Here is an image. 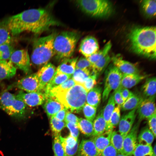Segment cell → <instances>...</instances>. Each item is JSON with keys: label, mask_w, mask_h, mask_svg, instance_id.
Returning a JSON list of instances; mask_svg holds the SVG:
<instances>
[{"label": "cell", "mask_w": 156, "mask_h": 156, "mask_svg": "<svg viewBox=\"0 0 156 156\" xmlns=\"http://www.w3.org/2000/svg\"><path fill=\"white\" fill-rule=\"evenodd\" d=\"M7 25L12 35H17L25 31L40 34L50 27L61 25V23L45 8L31 9L24 11L7 19Z\"/></svg>", "instance_id": "cell-1"}, {"label": "cell", "mask_w": 156, "mask_h": 156, "mask_svg": "<svg viewBox=\"0 0 156 156\" xmlns=\"http://www.w3.org/2000/svg\"><path fill=\"white\" fill-rule=\"evenodd\" d=\"M127 37L133 52L151 59H155V27H134L129 31Z\"/></svg>", "instance_id": "cell-2"}, {"label": "cell", "mask_w": 156, "mask_h": 156, "mask_svg": "<svg viewBox=\"0 0 156 156\" xmlns=\"http://www.w3.org/2000/svg\"><path fill=\"white\" fill-rule=\"evenodd\" d=\"M88 92L82 85L76 83L68 90L50 95L46 97L54 98L67 110L78 113L86 103Z\"/></svg>", "instance_id": "cell-3"}, {"label": "cell", "mask_w": 156, "mask_h": 156, "mask_svg": "<svg viewBox=\"0 0 156 156\" xmlns=\"http://www.w3.org/2000/svg\"><path fill=\"white\" fill-rule=\"evenodd\" d=\"M56 35L55 33H52L35 40L30 58L33 64L42 66L55 55L53 42Z\"/></svg>", "instance_id": "cell-4"}, {"label": "cell", "mask_w": 156, "mask_h": 156, "mask_svg": "<svg viewBox=\"0 0 156 156\" xmlns=\"http://www.w3.org/2000/svg\"><path fill=\"white\" fill-rule=\"evenodd\" d=\"M80 35L73 31H64L56 35L53 42L55 55L58 60L70 58L74 51Z\"/></svg>", "instance_id": "cell-5"}, {"label": "cell", "mask_w": 156, "mask_h": 156, "mask_svg": "<svg viewBox=\"0 0 156 156\" xmlns=\"http://www.w3.org/2000/svg\"><path fill=\"white\" fill-rule=\"evenodd\" d=\"M0 108L9 115L18 119L25 118L28 114L27 106L7 90L0 93Z\"/></svg>", "instance_id": "cell-6"}, {"label": "cell", "mask_w": 156, "mask_h": 156, "mask_svg": "<svg viewBox=\"0 0 156 156\" xmlns=\"http://www.w3.org/2000/svg\"><path fill=\"white\" fill-rule=\"evenodd\" d=\"M75 3L82 11L94 17H107L113 12L112 5L107 0H79Z\"/></svg>", "instance_id": "cell-7"}, {"label": "cell", "mask_w": 156, "mask_h": 156, "mask_svg": "<svg viewBox=\"0 0 156 156\" xmlns=\"http://www.w3.org/2000/svg\"><path fill=\"white\" fill-rule=\"evenodd\" d=\"M107 69L102 93V98L103 102L107 99L112 90L114 91L120 86L123 75L113 64L110 66Z\"/></svg>", "instance_id": "cell-8"}, {"label": "cell", "mask_w": 156, "mask_h": 156, "mask_svg": "<svg viewBox=\"0 0 156 156\" xmlns=\"http://www.w3.org/2000/svg\"><path fill=\"white\" fill-rule=\"evenodd\" d=\"M15 88L25 91L27 92H41L36 73L29 74L13 83L8 86L7 90Z\"/></svg>", "instance_id": "cell-9"}, {"label": "cell", "mask_w": 156, "mask_h": 156, "mask_svg": "<svg viewBox=\"0 0 156 156\" xmlns=\"http://www.w3.org/2000/svg\"><path fill=\"white\" fill-rule=\"evenodd\" d=\"M17 69L26 74L31 72L30 59L27 50L22 49L14 51L9 60Z\"/></svg>", "instance_id": "cell-10"}, {"label": "cell", "mask_w": 156, "mask_h": 156, "mask_svg": "<svg viewBox=\"0 0 156 156\" xmlns=\"http://www.w3.org/2000/svg\"><path fill=\"white\" fill-rule=\"evenodd\" d=\"M16 96L18 99L23 102L26 106L30 107L42 105L46 99L45 94L42 92L25 93L21 90Z\"/></svg>", "instance_id": "cell-11"}, {"label": "cell", "mask_w": 156, "mask_h": 156, "mask_svg": "<svg viewBox=\"0 0 156 156\" xmlns=\"http://www.w3.org/2000/svg\"><path fill=\"white\" fill-rule=\"evenodd\" d=\"M140 122H138L135 125L124 138L121 153L133 155L138 144V133Z\"/></svg>", "instance_id": "cell-12"}, {"label": "cell", "mask_w": 156, "mask_h": 156, "mask_svg": "<svg viewBox=\"0 0 156 156\" xmlns=\"http://www.w3.org/2000/svg\"><path fill=\"white\" fill-rule=\"evenodd\" d=\"M56 71L55 66L51 63H48L36 73L41 92L44 93L46 86L53 78Z\"/></svg>", "instance_id": "cell-13"}, {"label": "cell", "mask_w": 156, "mask_h": 156, "mask_svg": "<svg viewBox=\"0 0 156 156\" xmlns=\"http://www.w3.org/2000/svg\"><path fill=\"white\" fill-rule=\"evenodd\" d=\"M155 99V97L144 99L140 103L136 110L139 122L148 119L156 113Z\"/></svg>", "instance_id": "cell-14"}, {"label": "cell", "mask_w": 156, "mask_h": 156, "mask_svg": "<svg viewBox=\"0 0 156 156\" xmlns=\"http://www.w3.org/2000/svg\"><path fill=\"white\" fill-rule=\"evenodd\" d=\"M99 46L97 39L94 36H88L81 41L79 51L84 57H88L98 51Z\"/></svg>", "instance_id": "cell-15"}, {"label": "cell", "mask_w": 156, "mask_h": 156, "mask_svg": "<svg viewBox=\"0 0 156 156\" xmlns=\"http://www.w3.org/2000/svg\"><path fill=\"white\" fill-rule=\"evenodd\" d=\"M113 64L116 66L122 74L139 73L138 68L134 64L122 59L119 55L113 56L111 58Z\"/></svg>", "instance_id": "cell-16"}, {"label": "cell", "mask_w": 156, "mask_h": 156, "mask_svg": "<svg viewBox=\"0 0 156 156\" xmlns=\"http://www.w3.org/2000/svg\"><path fill=\"white\" fill-rule=\"evenodd\" d=\"M137 108L129 112L120 118L118 124V131L124 137L132 128L136 118Z\"/></svg>", "instance_id": "cell-17"}, {"label": "cell", "mask_w": 156, "mask_h": 156, "mask_svg": "<svg viewBox=\"0 0 156 156\" xmlns=\"http://www.w3.org/2000/svg\"><path fill=\"white\" fill-rule=\"evenodd\" d=\"M77 156H98L93 139H83L79 145Z\"/></svg>", "instance_id": "cell-18"}, {"label": "cell", "mask_w": 156, "mask_h": 156, "mask_svg": "<svg viewBox=\"0 0 156 156\" xmlns=\"http://www.w3.org/2000/svg\"><path fill=\"white\" fill-rule=\"evenodd\" d=\"M113 130L105 131L102 134L94 137L93 138L99 156L102 151L110 144L111 135Z\"/></svg>", "instance_id": "cell-19"}, {"label": "cell", "mask_w": 156, "mask_h": 156, "mask_svg": "<svg viewBox=\"0 0 156 156\" xmlns=\"http://www.w3.org/2000/svg\"><path fill=\"white\" fill-rule=\"evenodd\" d=\"M43 107L49 118H50L65 107L60 103L54 98L47 97L43 103Z\"/></svg>", "instance_id": "cell-20"}, {"label": "cell", "mask_w": 156, "mask_h": 156, "mask_svg": "<svg viewBox=\"0 0 156 156\" xmlns=\"http://www.w3.org/2000/svg\"><path fill=\"white\" fill-rule=\"evenodd\" d=\"M146 75L139 73L123 74L120 86L123 88H131L147 77Z\"/></svg>", "instance_id": "cell-21"}, {"label": "cell", "mask_w": 156, "mask_h": 156, "mask_svg": "<svg viewBox=\"0 0 156 156\" xmlns=\"http://www.w3.org/2000/svg\"><path fill=\"white\" fill-rule=\"evenodd\" d=\"M140 93L143 99L155 97L156 79L155 77L147 78L142 85Z\"/></svg>", "instance_id": "cell-22"}, {"label": "cell", "mask_w": 156, "mask_h": 156, "mask_svg": "<svg viewBox=\"0 0 156 156\" xmlns=\"http://www.w3.org/2000/svg\"><path fill=\"white\" fill-rule=\"evenodd\" d=\"M16 69L9 60H0V82L12 78L16 73Z\"/></svg>", "instance_id": "cell-23"}, {"label": "cell", "mask_w": 156, "mask_h": 156, "mask_svg": "<svg viewBox=\"0 0 156 156\" xmlns=\"http://www.w3.org/2000/svg\"><path fill=\"white\" fill-rule=\"evenodd\" d=\"M78 57L68 58L62 60L56 69V73L72 75L75 68Z\"/></svg>", "instance_id": "cell-24"}, {"label": "cell", "mask_w": 156, "mask_h": 156, "mask_svg": "<svg viewBox=\"0 0 156 156\" xmlns=\"http://www.w3.org/2000/svg\"><path fill=\"white\" fill-rule=\"evenodd\" d=\"M143 99L140 93L132 92L120 108L123 111L131 110L136 109Z\"/></svg>", "instance_id": "cell-25"}, {"label": "cell", "mask_w": 156, "mask_h": 156, "mask_svg": "<svg viewBox=\"0 0 156 156\" xmlns=\"http://www.w3.org/2000/svg\"><path fill=\"white\" fill-rule=\"evenodd\" d=\"M101 93L102 89L100 86H94L87 93L86 103L97 108L101 101Z\"/></svg>", "instance_id": "cell-26"}, {"label": "cell", "mask_w": 156, "mask_h": 156, "mask_svg": "<svg viewBox=\"0 0 156 156\" xmlns=\"http://www.w3.org/2000/svg\"><path fill=\"white\" fill-rule=\"evenodd\" d=\"M72 75L61 73H55L51 81L46 86L44 93L46 96L53 88L58 86L71 77Z\"/></svg>", "instance_id": "cell-27"}, {"label": "cell", "mask_w": 156, "mask_h": 156, "mask_svg": "<svg viewBox=\"0 0 156 156\" xmlns=\"http://www.w3.org/2000/svg\"><path fill=\"white\" fill-rule=\"evenodd\" d=\"M115 103L113 93L110 94L107 103L102 110L103 116L106 124V131L109 130L110 119L115 108Z\"/></svg>", "instance_id": "cell-28"}, {"label": "cell", "mask_w": 156, "mask_h": 156, "mask_svg": "<svg viewBox=\"0 0 156 156\" xmlns=\"http://www.w3.org/2000/svg\"><path fill=\"white\" fill-rule=\"evenodd\" d=\"M155 138L153 134L149 128L145 127L141 131L138 136V144L145 145H151Z\"/></svg>", "instance_id": "cell-29"}, {"label": "cell", "mask_w": 156, "mask_h": 156, "mask_svg": "<svg viewBox=\"0 0 156 156\" xmlns=\"http://www.w3.org/2000/svg\"><path fill=\"white\" fill-rule=\"evenodd\" d=\"M94 129V137L101 135L105 131L106 124L103 116L102 110H101L94 119L93 123Z\"/></svg>", "instance_id": "cell-30"}, {"label": "cell", "mask_w": 156, "mask_h": 156, "mask_svg": "<svg viewBox=\"0 0 156 156\" xmlns=\"http://www.w3.org/2000/svg\"><path fill=\"white\" fill-rule=\"evenodd\" d=\"M77 125L79 130L87 136H93L94 129L93 122L83 118H79Z\"/></svg>", "instance_id": "cell-31"}, {"label": "cell", "mask_w": 156, "mask_h": 156, "mask_svg": "<svg viewBox=\"0 0 156 156\" xmlns=\"http://www.w3.org/2000/svg\"><path fill=\"white\" fill-rule=\"evenodd\" d=\"M112 46L111 42L109 41L102 49L100 50H99L95 53L86 58L92 65L108 55Z\"/></svg>", "instance_id": "cell-32"}, {"label": "cell", "mask_w": 156, "mask_h": 156, "mask_svg": "<svg viewBox=\"0 0 156 156\" xmlns=\"http://www.w3.org/2000/svg\"><path fill=\"white\" fill-rule=\"evenodd\" d=\"M141 6L142 11L145 15L149 17L156 15V1L144 0L142 1Z\"/></svg>", "instance_id": "cell-33"}, {"label": "cell", "mask_w": 156, "mask_h": 156, "mask_svg": "<svg viewBox=\"0 0 156 156\" xmlns=\"http://www.w3.org/2000/svg\"><path fill=\"white\" fill-rule=\"evenodd\" d=\"M11 36L7 25V19L0 21V45L11 42Z\"/></svg>", "instance_id": "cell-34"}, {"label": "cell", "mask_w": 156, "mask_h": 156, "mask_svg": "<svg viewBox=\"0 0 156 156\" xmlns=\"http://www.w3.org/2000/svg\"><path fill=\"white\" fill-rule=\"evenodd\" d=\"M91 73L92 69L84 70L75 68L72 78L76 83L82 85Z\"/></svg>", "instance_id": "cell-35"}, {"label": "cell", "mask_w": 156, "mask_h": 156, "mask_svg": "<svg viewBox=\"0 0 156 156\" xmlns=\"http://www.w3.org/2000/svg\"><path fill=\"white\" fill-rule=\"evenodd\" d=\"M124 138L118 131H113L112 132L110 144L118 153H121Z\"/></svg>", "instance_id": "cell-36"}, {"label": "cell", "mask_w": 156, "mask_h": 156, "mask_svg": "<svg viewBox=\"0 0 156 156\" xmlns=\"http://www.w3.org/2000/svg\"><path fill=\"white\" fill-rule=\"evenodd\" d=\"M14 51L11 42L0 45V60L9 61Z\"/></svg>", "instance_id": "cell-37"}, {"label": "cell", "mask_w": 156, "mask_h": 156, "mask_svg": "<svg viewBox=\"0 0 156 156\" xmlns=\"http://www.w3.org/2000/svg\"><path fill=\"white\" fill-rule=\"evenodd\" d=\"M111 60V57L109 54L100 59L92 65V71L93 74L97 75L108 65Z\"/></svg>", "instance_id": "cell-38"}, {"label": "cell", "mask_w": 156, "mask_h": 156, "mask_svg": "<svg viewBox=\"0 0 156 156\" xmlns=\"http://www.w3.org/2000/svg\"><path fill=\"white\" fill-rule=\"evenodd\" d=\"M133 156H154L151 146L138 144L133 152Z\"/></svg>", "instance_id": "cell-39"}, {"label": "cell", "mask_w": 156, "mask_h": 156, "mask_svg": "<svg viewBox=\"0 0 156 156\" xmlns=\"http://www.w3.org/2000/svg\"><path fill=\"white\" fill-rule=\"evenodd\" d=\"M50 124L54 137L60 135L61 131L65 127V122L60 121L53 116L50 118Z\"/></svg>", "instance_id": "cell-40"}, {"label": "cell", "mask_w": 156, "mask_h": 156, "mask_svg": "<svg viewBox=\"0 0 156 156\" xmlns=\"http://www.w3.org/2000/svg\"><path fill=\"white\" fill-rule=\"evenodd\" d=\"M76 84V82L72 78H70L59 86L52 89L46 97L57 92L68 90Z\"/></svg>", "instance_id": "cell-41"}, {"label": "cell", "mask_w": 156, "mask_h": 156, "mask_svg": "<svg viewBox=\"0 0 156 156\" xmlns=\"http://www.w3.org/2000/svg\"><path fill=\"white\" fill-rule=\"evenodd\" d=\"M82 109L83 114L86 119L93 122L96 117L97 108L86 103Z\"/></svg>", "instance_id": "cell-42"}, {"label": "cell", "mask_w": 156, "mask_h": 156, "mask_svg": "<svg viewBox=\"0 0 156 156\" xmlns=\"http://www.w3.org/2000/svg\"><path fill=\"white\" fill-rule=\"evenodd\" d=\"M120 119V108L115 107L111 115L109 122V130H113L114 128L118 125Z\"/></svg>", "instance_id": "cell-43"}, {"label": "cell", "mask_w": 156, "mask_h": 156, "mask_svg": "<svg viewBox=\"0 0 156 156\" xmlns=\"http://www.w3.org/2000/svg\"><path fill=\"white\" fill-rule=\"evenodd\" d=\"M60 135L54 137L52 148L55 156H65L60 138Z\"/></svg>", "instance_id": "cell-44"}, {"label": "cell", "mask_w": 156, "mask_h": 156, "mask_svg": "<svg viewBox=\"0 0 156 156\" xmlns=\"http://www.w3.org/2000/svg\"><path fill=\"white\" fill-rule=\"evenodd\" d=\"M92 64L84 57H81L77 59L75 68L82 70H91Z\"/></svg>", "instance_id": "cell-45"}, {"label": "cell", "mask_w": 156, "mask_h": 156, "mask_svg": "<svg viewBox=\"0 0 156 156\" xmlns=\"http://www.w3.org/2000/svg\"><path fill=\"white\" fill-rule=\"evenodd\" d=\"M60 138L62 144L71 148L75 147L78 141V140L73 137L70 134L66 138H64L60 135Z\"/></svg>", "instance_id": "cell-46"}, {"label": "cell", "mask_w": 156, "mask_h": 156, "mask_svg": "<svg viewBox=\"0 0 156 156\" xmlns=\"http://www.w3.org/2000/svg\"><path fill=\"white\" fill-rule=\"evenodd\" d=\"M97 76V75H91L83 84L82 86L88 92L96 84Z\"/></svg>", "instance_id": "cell-47"}, {"label": "cell", "mask_w": 156, "mask_h": 156, "mask_svg": "<svg viewBox=\"0 0 156 156\" xmlns=\"http://www.w3.org/2000/svg\"><path fill=\"white\" fill-rule=\"evenodd\" d=\"M65 127L69 130L70 132V134L78 140L79 132L77 125L73 122H68L65 123Z\"/></svg>", "instance_id": "cell-48"}, {"label": "cell", "mask_w": 156, "mask_h": 156, "mask_svg": "<svg viewBox=\"0 0 156 156\" xmlns=\"http://www.w3.org/2000/svg\"><path fill=\"white\" fill-rule=\"evenodd\" d=\"M121 86H120L113 93L115 104H117V106L120 108L125 102L121 95Z\"/></svg>", "instance_id": "cell-49"}, {"label": "cell", "mask_w": 156, "mask_h": 156, "mask_svg": "<svg viewBox=\"0 0 156 156\" xmlns=\"http://www.w3.org/2000/svg\"><path fill=\"white\" fill-rule=\"evenodd\" d=\"M118 153L110 144L101 153L99 156H116Z\"/></svg>", "instance_id": "cell-50"}, {"label": "cell", "mask_w": 156, "mask_h": 156, "mask_svg": "<svg viewBox=\"0 0 156 156\" xmlns=\"http://www.w3.org/2000/svg\"><path fill=\"white\" fill-rule=\"evenodd\" d=\"M65 156H74L77 153L79 145L78 141L75 146L73 148H70L65 145L62 144Z\"/></svg>", "instance_id": "cell-51"}, {"label": "cell", "mask_w": 156, "mask_h": 156, "mask_svg": "<svg viewBox=\"0 0 156 156\" xmlns=\"http://www.w3.org/2000/svg\"><path fill=\"white\" fill-rule=\"evenodd\" d=\"M148 124L149 128L151 131L154 134L155 137H156V115L155 113L148 119Z\"/></svg>", "instance_id": "cell-52"}, {"label": "cell", "mask_w": 156, "mask_h": 156, "mask_svg": "<svg viewBox=\"0 0 156 156\" xmlns=\"http://www.w3.org/2000/svg\"><path fill=\"white\" fill-rule=\"evenodd\" d=\"M79 120V118L76 115L68 111L66 113L64 120L65 123L71 122L77 125Z\"/></svg>", "instance_id": "cell-53"}, {"label": "cell", "mask_w": 156, "mask_h": 156, "mask_svg": "<svg viewBox=\"0 0 156 156\" xmlns=\"http://www.w3.org/2000/svg\"><path fill=\"white\" fill-rule=\"evenodd\" d=\"M68 111V110L65 108L60 111L52 116L60 121H63Z\"/></svg>", "instance_id": "cell-54"}, {"label": "cell", "mask_w": 156, "mask_h": 156, "mask_svg": "<svg viewBox=\"0 0 156 156\" xmlns=\"http://www.w3.org/2000/svg\"><path fill=\"white\" fill-rule=\"evenodd\" d=\"M120 92L122 97L125 102L127 99L132 92L128 88H123L121 86Z\"/></svg>", "instance_id": "cell-55"}, {"label": "cell", "mask_w": 156, "mask_h": 156, "mask_svg": "<svg viewBox=\"0 0 156 156\" xmlns=\"http://www.w3.org/2000/svg\"><path fill=\"white\" fill-rule=\"evenodd\" d=\"M116 156H133V155H128L120 153H118Z\"/></svg>", "instance_id": "cell-56"}]
</instances>
